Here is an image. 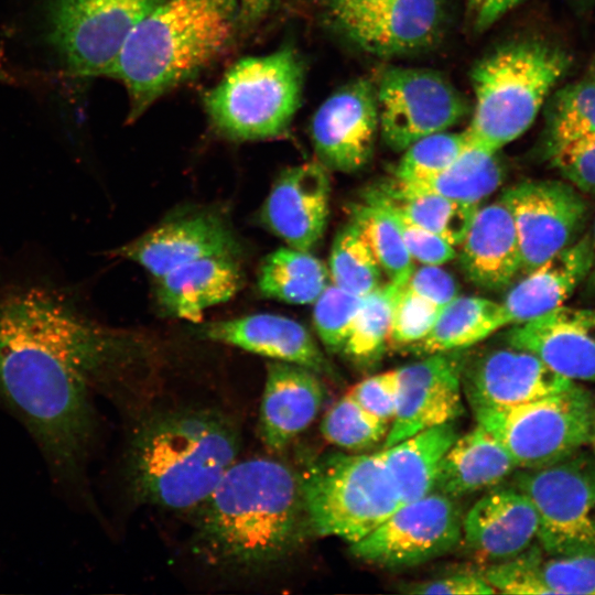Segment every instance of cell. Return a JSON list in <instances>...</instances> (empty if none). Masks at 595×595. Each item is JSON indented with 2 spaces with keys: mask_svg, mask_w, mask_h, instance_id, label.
Here are the masks:
<instances>
[{
  "mask_svg": "<svg viewBox=\"0 0 595 595\" xmlns=\"http://www.w3.org/2000/svg\"><path fill=\"white\" fill-rule=\"evenodd\" d=\"M78 295L51 272L0 267V405L68 489L83 484L95 437L91 392L119 388L137 353L125 334L94 321Z\"/></svg>",
  "mask_w": 595,
  "mask_h": 595,
  "instance_id": "cell-1",
  "label": "cell"
},
{
  "mask_svg": "<svg viewBox=\"0 0 595 595\" xmlns=\"http://www.w3.org/2000/svg\"><path fill=\"white\" fill-rule=\"evenodd\" d=\"M190 513L194 558L236 580L280 572L313 533L299 470L274 456L238 458Z\"/></svg>",
  "mask_w": 595,
  "mask_h": 595,
  "instance_id": "cell-2",
  "label": "cell"
},
{
  "mask_svg": "<svg viewBox=\"0 0 595 595\" xmlns=\"http://www.w3.org/2000/svg\"><path fill=\"white\" fill-rule=\"evenodd\" d=\"M238 421L209 404L161 407L131 428L123 478L132 500L173 511H191L238 459Z\"/></svg>",
  "mask_w": 595,
  "mask_h": 595,
  "instance_id": "cell-3",
  "label": "cell"
},
{
  "mask_svg": "<svg viewBox=\"0 0 595 595\" xmlns=\"http://www.w3.org/2000/svg\"><path fill=\"white\" fill-rule=\"evenodd\" d=\"M236 0H162L126 39L110 75L127 89L128 119L192 78L227 46Z\"/></svg>",
  "mask_w": 595,
  "mask_h": 595,
  "instance_id": "cell-4",
  "label": "cell"
},
{
  "mask_svg": "<svg viewBox=\"0 0 595 595\" xmlns=\"http://www.w3.org/2000/svg\"><path fill=\"white\" fill-rule=\"evenodd\" d=\"M569 65L563 50L542 41L509 42L487 54L472 72L469 144L498 152L522 136Z\"/></svg>",
  "mask_w": 595,
  "mask_h": 595,
  "instance_id": "cell-5",
  "label": "cell"
},
{
  "mask_svg": "<svg viewBox=\"0 0 595 595\" xmlns=\"http://www.w3.org/2000/svg\"><path fill=\"white\" fill-rule=\"evenodd\" d=\"M313 533L354 543L402 504L378 452L329 453L299 472Z\"/></svg>",
  "mask_w": 595,
  "mask_h": 595,
  "instance_id": "cell-6",
  "label": "cell"
},
{
  "mask_svg": "<svg viewBox=\"0 0 595 595\" xmlns=\"http://www.w3.org/2000/svg\"><path fill=\"white\" fill-rule=\"evenodd\" d=\"M304 67L296 51L282 47L236 62L204 97L213 127L239 141L280 137L298 111Z\"/></svg>",
  "mask_w": 595,
  "mask_h": 595,
  "instance_id": "cell-7",
  "label": "cell"
},
{
  "mask_svg": "<svg viewBox=\"0 0 595 595\" xmlns=\"http://www.w3.org/2000/svg\"><path fill=\"white\" fill-rule=\"evenodd\" d=\"M476 423L506 448L518 468L552 464L589 442L595 405L584 388L527 403L473 409Z\"/></svg>",
  "mask_w": 595,
  "mask_h": 595,
  "instance_id": "cell-8",
  "label": "cell"
},
{
  "mask_svg": "<svg viewBox=\"0 0 595 595\" xmlns=\"http://www.w3.org/2000/svg\"><path fill=\"white\" fill-rule=\"evenodd\" d=\"M515 484L538 513L537 539L543 552H595L594 456L578 450L552 464L523 469Z\"/></svg>",
  "mask_w": 595,
  "mask_h": 595,
  "instance_id": "cell-9",
  "label": "cell"
},
{
  "mask_svg": "<svg viewBox=\"0 0 595 595\" xmlns=\"http://www.w3.org/2000/svg\"><path fill=\"white\" fill-rule=\"evenodd\" d=\"M162 0H47V37L71 74L109 76L136 24Z\"/></svg>",
  "mask_w": 595,
  "mask_h": 595,
  "instance_id": "cell-10",
  "label": "cell"
},
{
  "mask_svg": "<svg viewBox=\"0 0 595 595\" xmlns=\"http://www.w3.org/2000/svg\"><path fill=\"white\" fill-rule=\"evenodd\" d=\"M463 516L452 497L433 491L401 505L349 551L368 564L398 569L425 563L462 540Z\"/></svg>",
  "mask_w": 595,
  "mask_h": 595,
  "instance_id": "cell-11",
  "label": "cell"
},
{
  "mask_svg": "<svg viewBox=\"0 0 595 595\" xmlns=\"http://www.w3.org/2000/svg\"><path fill=\"white\" fill-rule=\"evenodd\" d=\"M376 95L379 131L394 151H403L423 137L445 131L469 111L463 95L431 69H388L376 87Z\"/></svg>",
  "mask_w": 595,
  "mask_h": 595,
  "instance_id": "cell-12",
  "label": "cell"
},
{
  "mask_svg": "<svg viewBox=\"0 0 595 595\" xmlns=\"http://www.w3.org/2000/svg\"><path fill=\"white\" fill-rule=\"evenodd\" d=\"M509 209L528 273L573 245L585 227L588 206L576 188L559 181H526L499 198Z\"/></svg>",
  "mask_w": 595,
  "mask_h": 595,
  "instance_id": "cell-13",
  "label": "cell"
},
{
  "mask_svg": "<svg viewBox=\"0 0 595 595\" xmlns=\"http://www.w3.org/2000/svg\"><path fill=\"white\" fill-rule=\"evenodd\" d=\"M466 360L462 349L426 355L397 368V411L382 447L463 414L462 375Z\"/></svg>",
  "mask_w": 595,
  "mask_h": 595,
  "instance_id": "cell-14",
  "label": "cell"
},
{
  "mask_svg": "<svg viewBox=\"0 0 595 595\" xmlns=\"http://www.w3.org/2000/svg\"><path fill=\"white\" fill-rule=\"evenodd\" d=\"M311 140L321 164L354 172L366 165L379 132L376 86L366 78L333 93L315 111Z\"/></svg>",
  "mask_w": 595,
  "mask_h": 595,
  "instance_id": "cell-15",
  "label": "cell"
},
{
  "mask_svg": "<svg viewBox=\"0 0 595 595\" xmlns=\"http://www.w3.org/2000/svg\"><path fill=\"white\" fill-rule=\"evenodd\" d=\"M240 245L229 225L210 213L171 218L112 251L144 268L155 279L192 261L236 257Z\"/></svg>",
  "mask_w": 595,
  "mask_h": 595,
  "instance_id": "cell-16",
  "label": "cell"
},
{
  "mask_svg": "<svg viewBox=\"0 0 595 595\" xmlns=\"http://www.w3.org/2000/svg\"><path fill=\"white\" fill-rule=\"evenodd\" d=\"M573 385L533 354L511 346L466 360L462 375L463 392L472 410L527 403Z\"/></svg>",
  "mask_w": 595,
  "mask_h": 595,
  "instance_id": "cell-17",
  "label": "cell"
},
{
  "mask_svg": "<svg viewBox=\"0 0 595 595\" xmlns=\"http://www.w3.org/2000/svg\"><path fill=\"white\" fill-rule=\"evenodd\" d=\"M329 177L320 162L283 170L260 210L262 224L288 246L311 251L321 241L329 210Z\"/></svg>",
  "mask_w": 595,
  "mask_h": 595,
  "instance_id": "cell-18",
  "label": "cell"
},
{
  "mask_svg": "<svg viewBox=\"0 0 595 595\" xmlns=\"http://www.w3.org/2000/svg\"><path fill=\"white\" fill-rule=\"evenodd\" d=\"M508 346L529 351L571 380L595 381V309L560 305L512 325Z\"/></svg>",
  "mask_w": 595,
  "mask_h": 595,
  "instance_id": "cell-19",
  "label": "cell"
},
{
  "mask_svg": "<svg viewBox=\"0 0 595 595\" xmlns=\"http://www.w3.org/2000/svg\"><path fill=\"white\" fill-rule=\"evenodd\" d=\"M443 22L441 0H380L333 24L365 51L391 56L431 45Z\"/></svg>",
  "mask_w": 595,
  "mask_h": 595,
  "instance_id": "cell-20",
  "label": "cell"
},
{
  "mask_svg": "<svg viewBox=\"0 0 595 595\" xmlns=\"http://www.w3.org/2000/svg\"><path fill=\"white\" fill-rule=\"evenodd\" d=\"M195 333L204 339L305 367L318 376H335L311 333L301 323L285 316L262 313L202 323Z\"/></svg>",
  "mask_w": 595,
  "mask_h": 595,
  "instance_id": "cell-21",
  "label": "cell"
},
{
  "mask_svg": "<svg viewBox=\"0 0 595 595\" xmlns=\"http://www.w3.org/2000/svg\"><path fill=\"white\" fill-rule=\"evenodd\" d=\"M325 398L314 371L290 363H267L259 413V437L272 454L289 444L316 419Z\"/></svg>",
  "mask_w": 595,
  "mask_h": 595,
  "instance_id": "cell-22",
  "label": "cell"
},
{
  "mask_svg": "<svg viewBox=\"0 0 595 595\" xmlns=\"http://www.w3.org/2000/svg\"><path fill=\"white\" fill-rule=\"evenodd\" d=\"M538 529V513L521 490L496 488L463 517L462 540L475 556L496 563L531 547Z\"/></svg>",
  "mask_w": 595,
  "mask_h": 595,
  "instance_id": "cell-23",
  "label": "cell"
},
{
  "mask_svg": "<svg viewBox=\"0 0 595 595\" xmlns=\"http://www.w3.org/2000/svg\"><path fill=\"white\" fill-rule=\"evenodd\" d=\"M459 247L465 277L483 290H501L521 271L517 230L500 199L478 207Z\"/></svg>",
  "mask_w": 595,
  "mask_h": 595,
  "instance_id": "cell-24",
  "label": "cell"
},
{
  "mask_svg": "<svg viewBox=\"0 0 595 595\" xmlns=\"http://www.w3.org/2000/svg\"><path fill=\"white\" fill-rule=\"evenodd\" d=\"M593 263L589 235L527 273L500 303L507 326L536 318L564 304L585 281Z\"/></svg>",
  "mask_w": 595,
  "mask_h": 595,
  "instance_id": "cell-25",
  "label": "cell"
},
{
  "mask_svg": "<svg viewBox=\"0 0 595 595\" xmlns=\"http://www.w3.org/2000/svg\"><path fill=\"white\" fill-rule=\"evenodd\" d=\"M156 280L160 309L170 316L197 322L205 310L238 292L242 270L236 257H208L183 264Z\"/></svg>",
  "mask_w": 595,
  "mask_h": 595,
  "instance_id": "cell-26",
  "label": "cell"
},
{
  "mask_svg": "<svg viewBox=\"0 0 595 595\" xmlns=\"http://www.w3.org/2000/svg\"><path fill=\"white\" fill-rule=\"evenodd\" d=\"M517 468L498 440L476 424L458 435L443 456L434 491L454 498L497 487Z\"/></svg>",
  "mask_w": 595,
  "mask_h": 595,
  "instance_id": "cell-27",
  "label": "cell"
},
{
  "mask_svg": "<svg viewBox=\"0 0 595 595\" xmlns=\"http://www.w3.org/2000/svg\"><path fill=\"white\" fill-rule=\"evenodd\" d=\"M457 436L458 431L452 421L378 451L402 505L434 491L441 461Z\"/></svg>",
  "mask_w": 595,
  "mask_h": 595,
  "instance_id": "cell-28",
  "label": "cell"
},
{
  "mask_svg": "<svg viewBox=\"0 0 595 595\" xmlns=\"http://www.w3.org/2000/svg\"><path fill=\"white\" fill-rule=\"evenodd\" d=\"M506 326L500 303L458 295L441 309L430 333L409 349L423 356L467 349Z\"/></svg>",
  "mask_w": 595,
  "mask_h": 595,
  "instance_id": "cell-29",
  "label": "cell"
},
{
  "mask_svg": "<svg viewBox=\"0 0 595 595\" xmlns=\"http://www.w3.org/2000/svg\"><path fill=\"white\" fill-rule=\"evenodd\" d=\"M504 173L497 152L468 142L461 155L436 174L413 181L391 178L388 182L404 191L431 193L457 202L479 204L500 186Z\"/></svg>",
  "mask_w": 595,
  "mask_h": 595,
  "instance_id": "cell-30",
  "label": "cell"
},
{
  "mask_svg": "<svg viewBox=\"0 0 595 595\" xmlns=\"http://www.w3.org/2000/svg\"><path fill=\"white\" fill-rule=\"evenodd\" d=\"M366 199L402 215L454 247L463 241L479 207V204L457 202L431 193L400 190L388 181L369 190Z\"/></svg>",
  "mask_w": 595,
  "mask_h": 595,
  "instance_id": "cell-31",
  "label": "cell"
},
{
  "mask_svg": "<svg viewBox=\"0 0 595 595\" xmlns=\"http://www.w3.org/2000/svg\"><path fill=\"white\" fill-rule=\"evenodd\" d=\"M325 264L310 251L290 246L269 253L259 267L257 286L270 299L289 304H312L328 284Z\"/></svg>",
  "mask_w": 595,
  "mask_h": 595,
  "instance_id": "cell-32",
  "label": "cell"
},
{
  "mask_svg": "<svg viewBox=\"0 0 595 595\" xmlns=\"http://www.w3.org/2000/svg\"><path fill=\"white\" fill-rule=\"evenodd\" d=\"M595 133V75L558 91L547 115L542 150L547 159L562 147Z\"/></svg>",
  "mask_w": 595,
  "mask_h": 595,
  "instance_id": "cell-33",
  "label": "cell"
},
{
  "mask_svg": "<svg viewBox=\"0 0 595 595\" xmlns=\"http://www.w3.org/2000/svg\"><path fill=\"white\" fill-rule=\"evenodd\" d=\"M401 285L389 281L364 296L342 350L354 364L371 367L388 348L393 303Z\"/></svg>",
  "mask_w": 595,
  "mask_h": 595,
  "instance_id": "cell-34",
  "label": "cell"
},
{
  "mask_svg": "<svg viewBox=\"0 0 595 595\" xmlns=\"http://www.w3.org/2000/svg\"><path fill=\"white\" fill-rule=\"evenodd\" d=\"M350 216L389 281L404 284L414 266L392 213L366 199L353 205Z\"/></svg>",
  "mask_w": 595,
  "mask_h": 595,
  "instance_id": "cell-35",
  "label": "cell"
},
{
  "mask_svg": "<svg viewBox=\"0 0 595 595\" xmlns=\"http://www.w3.org/2000/svg\"><path fill=\"white\" fill-rule=\"evenodd\" d=\"M328 273L333 284L361 298L382 284V270L351 220L334 238Z\"/></svg>",
  "mask_w": 595,
  "mask_h": 595,
  "instance_id": "cell-36",
  "label": "cell"
},
{
  "mask_svg": "<svg viewBox=\"0 0 595 595\" xmlns=\"http://www.w3.org/2000/svg\"><path fill=\"white\" fill-rule=\"evenodd\" d=\"M389 428L347 392L327 410L320 425L325 441L351 453H366L383 443Z\"/></svg>",
  "mask_w": 595,
  "mask_h": 595,
  "instance_id": "cell-37",
  "label": "cell"
},
{
  "mask_svg": "<svg viewBox=\"0 0 595 595\" xmlns=\"http://www.w3.org/2000/svg\"><path fill=\"white\" fill-rule=\"evenodd\" d=\"M467 145L465 131L445 130L423 137L403 150L393 178L413 181L436 174L450 166Z\"/></svg>",
  "mask_w": 595,
  "mask_h": 595,
  "instance_id": "cell-38",
  "label": "cell"
},
{
  "mask_svg": "<svg viewBox=\"0 0 595 595\" xmlns=\"http://www.w3.org/2000/svg\"><path fill=\"white\" fill-rule=\"evenodd\" d=\"M363 299L333 283H328L316 299L313 323L320 340L327 350L332 353L343 350Z\"/></svg>",
  "mask_w": 595,
  "mask_h": 595,
  "instance_id": "cell-39",
  "label": "cell"
},
{
  "mask_svg": "<svg viewBox=\"0 0 595 595\" xmlns=\"http://www.w3.org/2000/svg\"><path fill=\"white\" fill-rule=\"evenodd\" d=\"M538 574L548 594H595V552L543 554L541 549Z\"/></svg>",
  "mask_w": 595,
  "mask_h": 595,
  "instance_id": "cell-40",
  "label": "cell"
},
{
  "mask_svg": "<svg viewBox=\"0 0 595 595\" xmlns=\"http://www.w3.org/2000/svg\"><path fill=\"white\" fill-rule=\"evenodd\" d=\"M441 309L410 291L404 284L396 295L388 345L410 348L432 329Z\"/></svg>",
  "mask_w": 595,
  "mask_h": 595,
  "instance_id": "cell-41",
  "label": "cell"
},
{
  "mask_svg": "<svg viewBox=\"0 0 595 595\" xmlns=\"http://www.w3.org/2000/svg\"><path fill=\"white\" fill-rule=\"evenodd\" d=\"M540 552L541 548L529 547L513 558L494 563L484 576L497 593L548 594L538 574Z\"/></svg>",
  "mask_w": 595,
  "mask_h": 595,
  "instance_id": "cell-42",
  "label": "cell"
},
{
  "mask_svg": "<svg viewBox=\"0 0 595 595\" xmlns=\"http://www.w3.org/2000/svg\"><path fill=\"white\" fill-rule=\"evenodd\" d=\"M548 160L580 192L595 194V133L567 143Z\"/></svg>",
  "mask_w": 595,
  "mask_h": 595,
  "instance_id": "cell-43",
  "label": "cell"
},
{
  "mask_svg": "<svg viewBox=\"0 0 595 595\" xmlns=\"http://www.w3.org/2000/svg\"><path fill=\"white\" fill-rule=\"evenodd\" d=\"M347 393L370 414L390 425L398 404L397 369L369 376L351 386Z\"/></svg>",
  "mask_w": 595,
  "mask_h": 595,
  "instance_id": "cell-44",
  "label": "cell"
},
{
  "mask_svg": "<svg viewBox=\"0 0 595 595\" xmlns=\"http://www.w3.org/2000/svg\"><path fill=\"white\" fill-rule=\"evenodd\" d=\"M389 210L399 226L405 248L413 261L421 264L442 266L455 258L454 246L434 232L411 223L402 215Z\"/></svg>",
  "mask_w": 595,
  "mask_h": 595,
  "instance_id": "cell-45",
  "label": "cell"
},
{
  "mask_svg": "<svg viewBox=\"0 0 595 595\" xmlns=\"http://www.w3.org/2000/svg\"><path fill=\"white\" fill-rule=\"evenodd\" d=\"M404 285L440 309L458 296L459 290L455 278L448 271L432 264L413 268Z\"/></svg>",
  "mask_w": 595,
  "mask_h": 595,
  "instance_id": "cell-46",
  "label": "cell"
},
{
  "mask_svg": "<svg viewBox=\"0 0 595 595\" xmlns=\"http://www.w3.org/2000/svg\"><path fill=\"white\" fill-rule=\"evenodd\" d=\"M408 594L476 595L497 593L484 574L457 572L440 578L408 583L401 586Z\"/></svg>",
  "mask_w": 595,
  "mask_h": 595,
  "instance_id": "cell-47",
  "label": "cell"
},
{
  "mask_svg": "<svg viewBox=\"0 0 595 595\" xmlns=\"http://www.w3.org/2000/svg\"><path fill=\"white\" fill-rule=\"evenodd\" d=\"M521 1L522 0H474L470 11L474 15L475 28L477 31L486 30Z\"/></svg>",
  "mask_w": 595,
  "mask_h": 595,
  "instance_id": "cell-48",
  "label": "cell"
},
{
  "mask_svg": "<svg viewBox=\"0 0 595 595\" xmlns=\"http://www.w3.org/2000/svg\"><path fill=\"white\" fill-rule=\"evenodd\" d=\"M331 22L361 11L380 0H323Z\"/></svg>",
  "mask_w": 595,
  "mask_h": 595,
  "instance_id": "cell-49",
  "label": "cell"
},
{
  "mask_svg": "<svg viewBox=\"0 0 595 595\" xmlns=\"http://www.w3.org/2000/svg\"><path fill=\"white\" fill-rule=\"evenodd\" d=\"M591 240H592V250H593V263L584 281V286H585L584 294L589 298H593L595 296V226H594L593 236H591Z\"/></svg>",
  "mask_w": 595,
  "mask_h": 595,
  "instance_id": "cell-50",
  "label": "cell"
},
{
  "mask_svg": "<svg viewBox=\"0 0 595 595\" xmlns=\"http://www.w3.org/2000/svg\"><path fill=\"white\" fill-rule=\"evenodd\" d=\"M591 445H592V448H593V456L595 458V414H594V420H593V425H592V432H591V437H589V442Z\"/></svg>",
  "mask_w": 595,
  "mask_h": 595,
  "instance_id": "cell-51",
  "label": "cell"
},
{
  "mask_svg": "<svg viewBox=\"0 0 595 595\" xmlns=\"http://www.w3.org/2000/svg\"><path fill=\"white\" fill-rule=\"evenodd\" d=\"M466 1H467V4H468V8H469V10H470V8H472V6H473V3H474V0H466Z\"/></svg>",
  "mask_w": 595,
  "mask_h": 595,
  "instance_id": "cell-52",
  "label": "cell"
}]
</instances>
